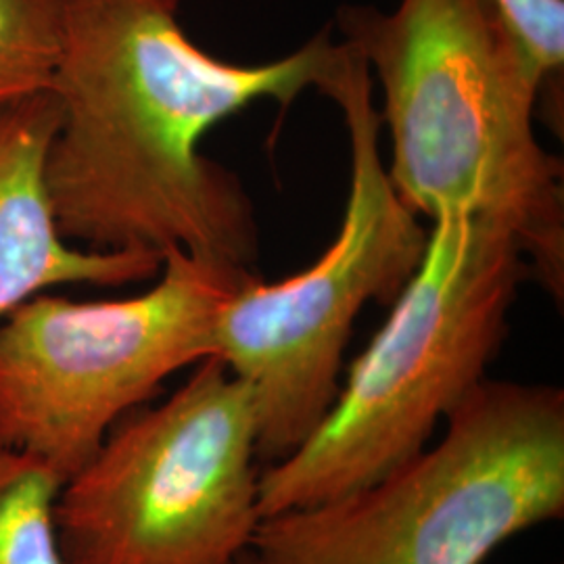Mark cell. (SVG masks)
<instances>
[{
  "label": "cell",
  "mask_w": 564,
  "mask_h": 564,
  "mask_svg": "<svg viewBox=\"0 0 564 564\" xmlns=\"http://www.w3.org/2000/svg\"><path fill=\"white\" fill-rule=\"evenodd\" d=\"M178 7L63 0L48 199L61 235L86 249L162 258L181 249L249 268L258 258L253 203L199 142L251 102L284 107L316 88L335 42L324 28L282 59L237 65L191 41Z\"/></svg>",
  "instance_id": "1"
},
{
  "label": "cell",
  "mask_w": 564,
  "mask_h": 564,
  "mask_svg": "<svg viewBox=\"0 0 564 564\" xmlns=\"http://www.w3.org/2000/svg\"><path fill=\"white\" fill-rule=\"evenodd\" d=\"M343 42L383 90L389 178L429 218L463 214L505 228L531 274L563 302V163L533 130L544 76L494 0L347 4Z\"/></svg>",
  "instance_id": "2"
},
{
  "label": "cell",
  "mask_w": 564,
  "mask_h": 564,
  "mask_svg": "<svg viewBox=\"0 0 564 564\" xmlns=\"http://www.w3.org/2000/svg\"><path fill=\"white\" fill-rule=\"evenodd\" d=\"M527 276L529 262L505 228L463 214L435 218L423 260L323 423L262 468V519L341 498L423 452L487 379Z\"/></svg>",
  "instance_id": "3"
},
{
  "label": "cell",
  "mask_w": 564,
  "mask_h": 564,
  "mask_svg": "<svg viewBox=\"0 0 564 564\" xmlns=\"http://www.w3.org/2000/svg\"><path fill=\"white\" fill-rule=\"evenodd\" d=\"M437 444L372 484L265 517L253 564H484L564 517V391L484 379Z\"/></svg>",
  "instance_id": "4"
},
{
  "label": "cell",
  "mask_w": 564,
  "mask_h": 564,
  "mask_svg": "<svg viewBox=\"0 0 564 564\" xmlns=\"http://www.w3.org/2000/svg\"><path fill=\"white\" fill-rule=\"evenodd\" d=\"M316 88L339 105L351 176L341 230L321 260L281 282L253 276L226 303L216 358L249 384L260 463L286 458L316 431L341 389L343 354L368 302H393L423 260L429 232L402 202L381 158L372 74L347 42L333 44Z\"/></svg>",
  "instance_id": "5"
},
{
  "label": "cell",
  "mask_w": 564,
  "mask_h": 564,
  "mask_svg": "<svg viewBox=\"0 0 564 564\" xmlns=\"http://www.w3.org/2000/svg\"><path fill=\"white\" fill-rule=\"evenodd\" d=\"M249 384L212 356L111 426L61 487L63 564H239L262 523Z\"/></svg>",
  "instance_id": "6"
},
{
  "label": "cell",
  "mask_w": 564,
  "mask_h": 564,
  "mask_svg": "<svg viewBox=\"0 0 564 564\" xmlns=\"http://www.w3.org/2000/svg\"><path fill=\"white\" fill-rule=\"evenodd\" d=\"M253 276L172 249L142 295L74 302L41 293L23 303L0 323V442L67 481L121 416L216 354L220 312Z\"/></svg>",
  "instance_id": "7"
},
{
  "label": "cell",
  "mask_w": 564,
  "mask_h": 564,
  "mask_svg": "<svg viewBox=\"0 0 564 564\" xmlns=\"http://www.w3.org/2000/svg\"><path fill=\"white\" fill-rule=\"evenodd\" d=\"M59 120L51 90L0 109V323L55 286H123L162 272L158 253L93 251L61 235L44 178Z\"/></svg>",
  "instance_id": "8"
},
{
  "label": "cell",
  "mask_w": 564,
  "mask_h": 564,
  "mask_svg": "<svg viewBox=\"0 0 564 564\" xmlns=\"http://www.w3.org/2000/svg\"><path fill=\"white\" fill-rule=\"evenodd\" d=\"M63 484L51 464L0 442V564H63L57 533Z\"/></svg>",
  "instance_id": "9"
},
{
  "label": "cell",
  "mask_w": 564,
  "mask_h": 564,
  "mask_svg": "<svg viewBox=\"0 0 564 564\" xmlns=\"http://www.w3.org/2000/svg\"><path fill=\"white\" fill-rule=\"evenodd\" d=\"M63 0H0V109L51 88Z\"/></svg>",
  "instance_id": "10"
},
{
  "label": "cell",
  "mask_w": 564,
  "mask_h": 564,
  "mask_svg": "<svg viewBox=\"0 0 564 564\" xmlns=\"http://www.w3.org/2000/svg\"><path fill=\"white\" fill-rule=\"evenodd\" d=\"M542 76L564 63V0H494Z\"/></svg>",
  "instance_id": "11"
},
{
  "label": "cell",
  "mask_w": 564,
  "mask_h": 564,
  "mask_svg": "<svg viewBox=\"0 0 564 564\" xmlns=\"http://www.w3.org/2000/svg\"><path fill=\"white\" fill-rule=\"evenodd\" d=\"M239 564H253V561H251V556H249V550L245 552L241 556V561H239Z\"/></svg>",
  "instance_id": "12"
}]
</instances>
